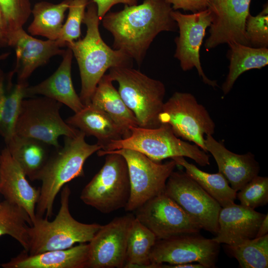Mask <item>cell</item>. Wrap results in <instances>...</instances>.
<instances>
[{"label":"cell","instance_id":"1","mask_svg":"<svg viewBox=\"0 0 268 268\" xmlns=\"http://www.w3.org/2000/svg\"><path fill=\"white\" fill-rule=\"evenodd\" d=\"M173 10L164 0H144L141 4L125 5L120 11L108 12L101 21L113 37V48L123 51L140 65L159 33L177 29Z\"/></svg>","mask_w":268,"mask_h":268},{"label":"cell","instance_id":"2","mask_svg":"<svg viewBox=\"0 0 268 268\" xmlns=\"http://www.w3.org/2000/svg\"><path fill=\"white\" fill-rule=\"evenodd\" d=\"M97 6L90 0L83 23L85 36L67 45L78 66L81 79L79 98L84 105L91 103L95 89L106 71L116 67H132L133 60L123 51L110 48L102 38Z\"/></svg>","mask_w":268,"mask_h":268},{"label":"cell","instance_id":"3","mask_svg":"<svg viewBox=\"0 0 268 268\" xmlns=\"http://www.w3.org/2000/svg\"><path fill=\"white\" fill-rule=\"evenodd\" d=\"M64 137L63 146L49 156L38 177L41 186L36 216L51 217L55 198L61 189L72 179L82 176L85 161L102 148L97 143H87L85 134L80 131L75 136Z\"/></svg>","mask_w":268,"mask_h":268},{"label":"cell","instance_id":"4","mask_svg":"<svg viewBox=\"0 0 268 268\" xmlns=\"http://www.w3.org/2000/svg\"><path fill=\"white\" fill-rule=\"evenodd\" d=\"M70 193L68 185L63 187L60 207L53 220L36 215L28 230L29 254L66 249L77 243L89 242L101 228L99 224L81 223L72 216L69 209Z\"/></svg>","mask_w":268,"mask_h":268},{"label":"cell","instance_id":"5","mask_svg":"<svg viewBox=\"0 0 268 268\" xmlns=\"http://www.w3.org/2000/svg\"><path fill=\"white\" fill-rule=\"evenodd\" d=\"M130 131L128 137L113 141L97 152L129 149L156 162L167 158L184 157L192 159L201 166L210 165L207 152L195 144L181 139L168 125L161 124L155 128L131 127Z\"/></svg>","mask_w":268,"mask_h":268},{"label":"cell","instance_id":"6","mask_svg":"<svg viewBox=\"0 0 268 268\" xmlns=\"http://www.w3.org/2000/svg\"><path fill=\"white\" fill-rule=\"evenodd\" d=\"M108 75L118 83L119 93L135 116L139 127L155 128L161 125L158 116L166 92L162 82L132 67L111 68Z\"/></svg>","mask_w":268,"mask_h":268},{"label":"cell","instance_id":"7","mask_svg":"<svg viewBox=\"0 0 268 268\" xmlns=\"http://www.w3.org/2000/svg\"><path fill=\"white\" fill-rule=\"evenodd\" d=\"M105 155L103 166L82 189L80 199L85 204L108 214L125 208L131 186L124 157L116 153Z\"/></svg>","mask_w":268,"mask_h":268},{"label":"cell","instance_id":"8","mask_svg":"<svg viewBox=\"0 0 268 268\" xmlns=\"http://www.w3.org/2000/svg\"><path fill=\"white\" fill-rule=\"evenodd\" d=\"M28 98L22 101L15 134L35 138L58 149L61 136H74L79 132L61 117V103L45 96Z\"/></svg>","mask_w":268,"mask_h":268},{"label":"cell","instance_id":"9","mask_svg":"<svg viewBox=\"0 0 268 268\" xmlns=\"http://www.w3.org/2000/svg\"><path fill=\"white\" fill-rule=\"evenodd\" d=\"M158 119L161 125L169 126L177 137L204 151L205 136L215 132V124L208 111L190 93H174L164 103Z\"/></svg>","mask_w":268,"mask_h":268},{"label":"cell","instance_id":"10","mask_svg":"<svg viewBox=\"0 0 268 268\" xmlns=\"http://www.w3.org/2000/svg\"><path fill=\"white\" fill-rule=\"evenodd\" d=\"M109 153L121 155L127 164L131 193L124 208L127 211H135L148 201L164 193L167 179L177 166L172 159L164 163L156 162L129 149L97 152V154L102 156Z\"/></svg>","mask_w":268,"mask_h":268},{"label":"cell","instance_id":"11","mask_svg":"<svg viewBox=\"0 0 268 268\" xmlns=\"http://www.w3.org/2000/svg\"><path fill=\"white\" fill-rule=\"evenodd\" d=\"M164 193L175 201L201 228L216 235L221 206L185 172L173 171Z\"/></svg>","mask_w":268,"mask_h":268},{"label":"cell","instance_id":"12","mask_svg":"<svg viewBox=\"0 0 268 268\" xmlns=\"http://www.w3.org/2000/svg\"><path fill=\"white\" fill-rule=\"evenodd\" d=\"M135 217L150 230L157 240L197 234L201 229L164 193L153 198L137 208Z\"/></svg>","mask_w":268,"mask_h":268},{"label":"cell","instance_id":"13","mask_svg":"<svg viewBox=\"0 0 268 268\" xmlns=\"http://www.w3.org/2000/svg\"><path fill=\"white\" fill-rule=\"evenodd\" d=\"M171 15L177 23L179 35L175 39L176 45L174 57L180 62V67L186 71L196 67L202 81L213 88L217 87L216 80L209 79L203 72L200 61V51L206 30L212 21L208 9L183 14L173 10Z\"/></svg>","mask_w":268,"mask_h":268},{"label":"cell","instance_id":"14","mask_svg":"<svg viewBox=\"0 0 268 268\" xmlns=\"http://www.w3.org/2000/svg\"><path fill=\"white\" fill-rule=\"evenodd\" d=\"M219 244L199 234L185 235L157 240L150 254V265L168 263H197L204 268H214L219 251Z\"/></svg>","mask_w":268,"mask_h":268},{"label":"cell","instance_id":"15","mask_svg":"<svg viewBox=\"0 0 268 268\" xmlns=\"http://www.w3.org/2000/svg\"><path fill=\"white\" fill-rule=\"evenodd\" d=\"M251 0H208L207 9L212 21L204 43L208 51L224 44L238 43L249 46L245 36L246 19Z\"/></svg>","mask_w":268,"mask_h":268},{"label":"cell","instance_id":"16","mask_svg":"<svg viewBox=\"0 0 268 268\" xmlns=\"http://www.w3.org/2000/svg\"><path fill=\"white\" fill-rule=\"evenodd\" d=\"M134 217L125 215L101 226L88 243L87 268H125L128 234Z\"/></svg>","mask_w":268,"mask_h":268},{"label":"cell","instance_id":"17","mask_svg":"<svg viewBox=\"0 0 268 268\" xmlns=\"http://www.w3.org/2000/svg\"><path fill=\"white\" fill-rule=\"evenodd\" d=\"M7 40L8 46L15 51L16 63L12 70L19 83L28 82L37 68L47 64L53 57L62 56L65 51L57 40L36 39L23 28L11 33Z\"/></svg>","mask_w":268,"mask_h":268},{"label":"cell","instance_id":"18","mask_svg":"<svg viewBox=\"0 0 268 268\" xmlns=\"http://www.w3.org/2000/svg\"><path fill=\"white\" fill-rule=\"evenodd\" d=\"M0 194L4 200L24 209L32 222L36 218V207L40 196L5 147L0 153Z\"/></svg>","mask_w":268,"mask_h":268},{"label":"cell","instance_id":"19","mask_svg":"<svg viewBox=\"0 0 268 268\" xmlns=\"http://www.w3.org/2000/svg\"><path fill=\"white\" fill-rule=\"evenodd\" d=\"M204 144L205 151L213 157L218 172L236 192L259 175L260 167L252 152L235 153L226 148L223 142L216 140L212 135L205 136Z\"/></svg>","mask_w":268,"mask_h":268},{"label":"cell","instance_id":"20","mask_svg":"<svg viewBox=\"0 0 268 268\" xmlns=\"http://www.w3.org/2000/svg\"><path fill=\"white\" fill-rule=\"evenodd\" d=\"M266 215L235 203L221 207L218 230L212 239L219 244L234 245L255 238Z\"/></svg>","mask_w":268,"mask_h":268},{"label":"cell","instance_id":"21","mask_svg":"<svg viewBox=\"0 0 268 268\" xmlns=\"http://www.w3.org/2000/svg\"><path fill=\"white\" fill-rule=\"evenodd\" d=\"M62 57L60 66L51 76L36 85L26 87L25 98L41 95L59 102L76 113L85 105L75 92L72 81L71 50L67 48Z\"/></svg>","mask_w":268,"mask_h":268},{"label":"cell","instance_id":"22","mask_svg":"<svg viewBox=\"0 0 268 268\" xmlns=\"http://www.w3.org/2000/svg\"><path fill=\"white\" fill-rule=\"evenodd\" d=\"M89 244L29 254L23 250L9 261L0 265L3 268H87Z\"/></svg>","mask_w":268,"mask_h":268},{"label":"cell","instance_id":"23","mask_svg":"<svg viewBox=\"0 0 268 268\" xmlns=\"http://www.w3.org/2000/svg\"><path fill=\"white\" fill-rule=\"evenodd\" d=\"M66 122L85 136H93L103 149L111 142L128 137V131L116 123L106 113L91 103L68 117Z\"/></svg>","mask_w":268,"mask_h":268},{"label":"cell","instance_id":"24","mask_svg":"<svg viewBox=\"0 0 268 268\" xmlns=\"http://www.w3.org/2000/svg\"><path fill=\"white\" fill-rule=\"evenodd\" d=\"M11 156L31 181L38 180L50 155L48 145L35 138L14 134L5 142Z\"/></svg>","mask_w":268,"mask_h":268},{"label":"cell","instance_id":"25","mask_svg":"<svg viewBox=\"0 0 268 268\" xmlns=\"http://www.w3.org/2000/svg\"><path fill=\"white\" fill-rule=\"evenodd\" d=\"M90 103L102 110L128 131H130L131 127H139L135 116L122 99L108 74H105L98 82Z\"/></svg>","mask_w":268,"mask_h":268},{"label":"cell","instance_id":"26","mask_svg":"<svg viewBox=\"0 0 268 268\" xmlns=\"http://www.w3.org/2000/svg\"><path fill=\"white\" fill-rule=\"evenodd\" d=\"M228 45L229 66L228 74L222 85L224 95L231 90L236 80L244 72L261 69L268 64V48H254L238 43Z\"/></svg>","mask_w":268,"mask_h":268},{"label":"cell","instance_id":"27","mask_svg":"<svg viewBox=\"0 0 268 268\" xmlns=\"http://www.w3.org/2000/svg\"><path fill=\"white\" fill-rule=\"evenodd\" d=\"M28 83H12L0 69V135L4 141L15 134V126Z\"/></svg>","mask_w":268,"mask_h":268},{"label":"cell","instance_id":"28","mask_svg":"<svg viewBox=\"0 0 268 268\" xmlns=\"http://www.w3.org/2000/svg\"><path fill=\"white\" fill-rule=\"evenodd\" d=\"M71 0H64L57 4L45 1L37 2L32 9L33 18L28 27V32L33 36L58 40L64 24L65 12Z\"/></svg>","mask_w":268,"mask_h":268},{"label":"cell","instance_id":"29","mask_svg":"<svg viewBox=\"0 0 268 268\" xmlns=\"http://www.w3.org/2000/svg\"><path fill=\"white\" fill-rule=\"evenodd\" d=\"M171 159L177 166L183 167L185 172L222 207L235 203L237 192L230 187L227 180L220 173L211 174L203 171L195 165L189 163L184 157H175Z\"/></svg>","mask_w":268,"mask_h":268},{"label":"cell","instance_id":"30","mask_svg":"<svg viewBox=\"0 0 268 268\" xmlns=\"http://www.w3.org/2000/svg\"><path fill=\"white\" fill-rule=\"evenodd\" d=\"M157 240L155 234L134 217L128 234L125 268H149Z\"/></svg>","mask_w":268,"mask_h":268},{"label":"cell","instance_id":"31","mask_svg":"<svg viewBox=\"0 0 268 268\" xmlns=\"http://www.w3.org/2000/svg\"><path fill=\"white\" fill-rule=\"evenodd\" d=\"M32 221L22 207L6 200L0 202V237L9 235L15 239L28 252L29 228Z\"/></svg>","mask_w":268,"mask_h":268},{"label":"cell","instance_id":"32","mask_svg":"<svg viewBox=\"0 0 268 268\" xmlns=\"http://www.w3.org/2000/svg\"><path fill=\"white\" fill-rule=\"evenodd\" d=\"M227 248L242 268L268 267V234Z\"/></svg>","mask_w":268,"mask_h":268},{"label":"cell","instance_id":"33","mask_svg":"<svg viewBox=\"0 0 268 268\" xmlns=\"http://www.w3.org/2000/svg\"><path fill=\"white\" fill-rule=\"evenodd\" d=\"M90 0H71L68 8V13L63 24L59 38L57 40L62 47L80 38V26L83 23L86 9Z\"/></svg>","mask_w":268,"mask_h":268},{"label":"cell","instance_id":"34","mask_svg":"<svg viewBox=\"0 0 268 268\" xmlns=\"http://www.w3.org/2000/svg\"><path fill=\"white\" fill-rule=\"evenodd\" d=\"M240 204L252 208L263 206L268 202V178L257 175L236 193Z\"/></svg>","mask_w":268,"mask_h":268},{"label":"cell","instance_id":"35","mask_svg":"<svg viewBox=\"0 0 268 268\" xmlns=\"http://www.w3.org/2000/svg\"><path fill=\"white\" fill-rule=\"evenodd\" d=\"M245 36L249 46L254 48H268V6L267 3L258 15L248 16L245 26Z\"/></svg>","mask_w":268,"mask_h":268},{"label":"cell","instance_id":"36","mask_svg":"<svg viewBox=\"0 0 268 268\" xmlns=\"http://www.w3.org/2000/svg\"><path fill=\"white\" fill-rule=\"evenodd\" d=\"M0 7L8 29V37L23 28L31 14L30 0H0Z\"/></svg>","mask_w":268,"mask_h":268},{"label":"cell","instance_id":"37","mask_svg":"<svg viewBox=\"0 0 268 268\" xmlns=\"http://www.w3.org/2000/svg\"><path fill=\"white\" fill-rule=\"evenodd\" d=\"M170 3L174 10L183 9L192 13L199 12L207 8L208 0H164Z\"/></svg>","mask_w":268,"mask_h":268},{"label":"cell","instance_id":"38","mask_svg":"<svg viewBox=\"0 0 268 268\" xmlns=\"http://www.w3.org/2000/svg\"><path fill=\"white\" fill-rule=\"evenodd\" d=\"M97 6V14L100 21L114 5L123 3L127 5L137 4L138 0H92Z\"/></svg>","mask_w":268,"mask_h":268},{"label":"cell","instance_id":"39","mask_svg":"<svg viewBox=\"0 0 268 268\" xmlns=\"http://www.w3.org/2000/svg\"><path fill=\"white\" fill-rule=\"evenodd\" d=\"M150 268H204V267L199 263H185L181 264H155L151 265Z\"/></svg>","mask_w":268,"mask_h":268},{"label":"cell","instance_id":"40","mask_svg":"<svg viewBox=\"0 0 268 268\" xmlns=\"http://www.w3.org/2000/svg\"><path fill=\"white\" fill-rule=\"evenodd\" d=\"M268 215L267 214L262 222L255 238L261 237L268 234Z\"/></svg>","mask_w":268,"mask_h":268},{"label":"cell","instance_id":"41","mask_svg":"<svg viewBox=\"0 0 268 268\" xmlns=\"http://www.w3.org/2000/svg\"><path fill=\"white\" fill-rule=\"evenodd\" d=\"M0 33L7 39L9 36V31L0 7ZM8 42V41H7Z\"/></svg>","mask_w":268,"mask_h":268},{"label":"cell","instance_id":"42","mask_svg":"<svg viewBox=\"0 0 268 268\" xmlns=\"http://www.w3.org/2000/svg\"><path fill=\"white\" fill-rule=\"evenodd\" d=\"M8 46L7 39L0 33V48Z\"/></svg>","mask_w":268,"mask_h":268},{"label":"cell","instance_id":"43","mask_svg":"<svg viewBox=\"0 0 268 268\" xmlns=\"http://www.w3.org/2000/svg\"><path fill=\"white\" fill-rule=\"evenodd\" d=\"M10 55L9 52H4L0 54V61L6 59Z\"/></svg>","mask_w":268,"mask_h":268},{"label":"cell","instance_id":"44","mask_svg":"<svg viewBox=\"0 0 268 268\" xmlns=\"http://www.w3.org/2000/svg\"></svg>","mask_w":268,"mask_h":268}]
</instances>
